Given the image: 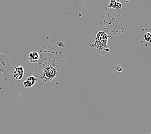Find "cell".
<instances>
[{"label": "cell", "instance_id": "9c48e42d", "mask_svg": "<svg viewBox=\"0 0 151 134\" xmlns=\"http://www.w3.org/2000/svg\"><path fill=\"white\" fill-rule=\"evenodd\" d=\"M146 134H151V130H148V131L147 132V133H146Z\"/></svg>", "mask_w": 151, "mask_h": 134}, {"label": "cell", "instance_id": "277c9868", "mask_svg": "<svg viewBox=\"0 0 151 134\" xmlns=\"http://www.w3.org/2000/svg\"><path fill=\"white\" fill-rule=\"evenodd\" d=\"M13 77L16 80H21L23 79L24 75H25V70L22 66H16L14 67V70L13 72Z\"/></svg>", "mask_w": 151, "mask_h": 134}, {"label": "cell", "instance_id": "ba28073f", "mask_svg": "<svg viewBox=\"0 0 151 134\" xmlns=\"http://www.w3.org/2000/svg\"><path fill=\"white\" fill-rule=\"evenodd\" d=\"M116 70H117L118 72H121V71H122V68L121 67H118L117 68H116Z\"/></svg>", "mask_w": 151, "mask_h": 134}, {"label": "cell", "instance_id": "52a82bcc", "mask_svg": "<svg viewBox=\"0 0 151 134\" xmlns=\"http://www.w3.org/2000/svg\"><path fill=\"white\" fill-rule=\"evenodd\" d=\"M40 59V54L37 52H31L28 56V60L31 63H36Z\"/></svg>", "mask_w": 151, "mask_h": 134}, {"label": "cell", "instance_id": "3957f363", "mask_svg": "<svg viewBox=\"0 0 151 134\" xmlns=\"http://www.w3.org/2000/svg\"><path fill=\"white\" fill-rule=\"evenodd\" d=\"M57 74L58 68L52 65L49 64L43 67L42 74L38 77L45 81H49L56 78Z\"/></svg>", "mask_w": 151, "mask_h": 134}, {"label": "cell", "instance_id": "6da1fadb", "mask_svg": "<svg viewBox=\"0 0 151 134\" xmlns=\"http://www.w3.org/2000/svg\"><path fill=\"white\" fill-rule=\"evenodd\" d=\"M138 41L145 49H151V28L145 27L139 30Z\"/></svg>", "mask_w": 151, "mask_h": 134}, {"label": "cell", "instance_id": "8992f818", "mask_svg": "<svg viewBox=\"0 0 151 134\" xmlns=\"http://www.w3.org/2000/svg\"><path fill=\"white\" fill-rule=\"evenodd\" d=\"M36 81H37V80H36V77L33 76V75L29 76V77H27V79L25 81L23 82L24 87L26 88L32 87L33 86L35 85Z\"/></svg>", "mask_w": 151, "mask_h": 134}, {"label": "cell", "instance_id": "7a4b0ae2", "mask_svg": "<svg viewBox=\"0 0 151 134\" xmlns=\"http://www.w3.org/2000/svg\"><path fill=\"white\" fill-rule=\"evenodd\" d=\"M11 70V63L9 57L0 53V72L3 74L5 81H8L10 79V72Z\"/></svg>", "mask_w": 151, "mask_h": 134}, {"label": "cell", "instance_id": "5b68a950", "mask_svg": "<svg viewBox=\"0 0 151 134\" xmlns=\"http://www.w3.org/2000/svg\"><path fill=\"white\" fill-rule=\"evenodd\" d=\"M122 3L118 1H109L107 4V9H115L120 10L122 8Z\"/></svg>", "mask_w": 151, "mask_h": 134}]
</instances>
